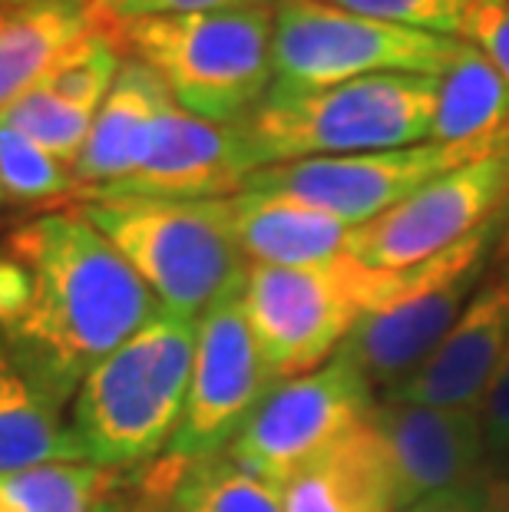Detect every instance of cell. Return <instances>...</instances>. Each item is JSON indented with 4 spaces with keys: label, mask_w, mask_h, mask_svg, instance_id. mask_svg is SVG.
Instances as JSON below:
<instances>
[{
    "label": "cell",
    "mask_w": 509,
    "mask_h": 512,
    "mask_svg": "<svg viewBox=\"0 0 509 512\" xmlns=\"http://www.w3.org/2000/svg\"><path fill=\"white\" fill-rule=\"evenodd\" d=\"M103 27L110 24L96 0L0 7V113L20 100L63 50Z\"/></svg>",
    "instance_id": "18"
},
{
    "label": "cell",
    "mask_w": 509,
    "mask_h": 512,
    "mask_svg": "<svg viewBox=\"0 0 509 512\" xmlns=\"http://www.w3.org/2000/svg\"><path fill=\"white\" fill-rule=\"evenodd\" d=\"M73 192L70 166L53 159L34 139L0 116V199L14 205H37L67 199Z\"/></svg>",
    "instance_id": "24"
},
{
    "label": "cell",
    "mask_w": 509,
    "mask_h": 512,
    "mask_svg": "<svg viewBox=\"0 0 509 512\" xmlns=\"http://www.w3.org/2000/svg\"><path fill=\"white\" fill-rule=\"evenodd\" d=\"M457 37L473 43L509 83V0H473Z\"/></svg>",
    "instance_id": "27"
},
{
    "label": "cell",
    "mask_w": 509,
    "mask_h": 512,
    "mask_svg": "<svg viewBox=\"0 0 509 512\" xmlns=\"http://www.w3.org/2000/svg\"><path fill=\"white\" fill-rule=\"evenodd\" d=\"M169 103L172 96L166 83L143 60L129 57L116 76L110 96L103 100L100 113L93 119L77 162L70 166V195L86 199V195L110 189V185L133 176L143 166L156 126Z\"/></svg>",
    "instance_id": "15"
},
{
    "label": "cell",
    "mask_w": 509,
    "mask_h": 512,
    "mask_svg": "<svg viewBox=\"0 0 509 512\" xmlns=\"http://www.w3.org/2000/svg\"><path fill=\"white\" fill-rule=\"evenodd\" d=\"M7 252L27 268L24 311L7 347L63 410L83 377L159 311L156 294L100 228L77 212H43L20 225Z\"/></svg>",
    "instance_id": "1"
},
{
    "label": "cell",
    "mask_w": 509,
    "mask_h": 512,
    "mask_svg": "<svg viewBox=\"0 0 509 512\" xmlns=\"http://www.w3.org/2000/svg\"><path fill=\"white\" fill-rule=\"evenodd\" d=\"M371 423L391 456L400 509L483 476L486 437L480 407H420L381 400Z\"/></svg>",
    "instance_id": "14"
},
{
    "label": "cell",
    "mask_w": 509,
    "mask_h": 512,
    "mask_svg": "<svg viewBox=\"0 0 509 512\" xmlns=\"http://www.w3.org/2000/svg\"><path fill=\"white\" fill-rule=\"evenodd\" d=\"M275 4L146 17L116 27L123 50L143 60L179 110L235 126L272 90Z\"/></svg>",
    "instance_id": "4"
},
{
    "label": "cell",
    "mask_w": 509,
    "mask_h": 512,
    "mask_svg": "<svg viewBox=\"0 0 509 512\" xmlns=\"http://www.w3.org/2000/svg\"><path fill=\"white\" fill-rule=\"evenodd\" d=\"M440 76L381 73L324 90H268L238 126L255 172L430 143Z\"/></svg>",
    "instance_id": "3"
},
{
    "label": "cell",
    "mask_w": 509,
    "mask_h": 512,
    "mask_svg": "<svg viewBox=\"0 0 509 512\" xmlns=\"http://www.w3.org/2000/svg\"><path fill=\"white\" fill-rule=\"evenodd\" d=\"M400 281L404 271L371 268L351 252L308 268L252 265L242 311L281 384L331 361L357 324L394 298Z\"/></svg>",
    "instance_id": "6"
},
{
    "label": "cell",
    "mask_w": 509,
    "mask_h": 512,
    "mask_svg": "<svg viewBox=\"0 0 509 512\" xmlns=\"http://www.w3.org/2000/svg\"><path fill=\"white\" fill-rule=\"evenodd\" d=\"M169 512H285L278 486L242 470L229 453L186 466L166 499Z\"/></svg>",
    "instance_id": "22"
},
{
    "label": "cell",
    "mask_w": 509,
    "mask_h": 512,
    "mask_svg": "<svg viewBox=\"0 0 509 512\" xmlns=\"http://www.w3.org/2000/svg\"><path fill=\"white\" fill-rule=\"evenodd\" d=\"M47 463H86L63 407L27 374L0 334V476Z\"/></svg>",
    "instance_id": "19"
},
{
    "label": "cell",
    "mask_w": 509,
    "mask_h": 512,
    "mask_svg": "<svg viewBox=\"0 0 509 512\" xmlns=\"http://www.w3.org/2000/svg\"><path fill=\"white\" fill-rule=\"evenodd\" d=\"M285 512H400L391 456L367 420L278 486Z\"/></svg>",
    "instance_id": "17"
},
{
    "label": "cell",
    "mask_w": 509,
    "mask_h": 512,
    "mask_svg": "<svg viewBox=\"0 0 509 512\" xmlns=\"http://www.w3.org/2000/svg\"><path fill=\"white\" fill-rule=\"evenodd\" d=\"M255 172L238 126H219L179 110L176 100L162 113L149 152L133 176L86 195L90 199H162L209 202L242 192Z\"/></svg>",
    "instance_id": "13"
},
{
    "label": "cell",
    "mask_w": 509,
    "mask_h": 512,
    "mask_svg": "<svg viewBox=\"0 0 509 512\" xmlns=\"http://www.w3.org/2000/svg\"><path fill=\"white\" fill-rule=\"evenodd\" d=\"M80 212L133 265L159 308L199 321L245 291L252 261L235 242L225 199H90Z\"/></svg>",
    "instance_id": "5"
},
{
    "label": "cell",
    "mask_w": 509,
    "mask_h": 512,
    "mask_svg": "<svg viewBox=\"0 0 509 512\" xmlns=\"http://www.w3.org/2000/svg\"><path fill=\"white\" fill-rule=\"evenodd\" d=\"M123 473L96 463H47L0 476V512H96Z\"/></svg>",
    "instance_id": "21"
},
{
    "label": "cell",
    "mask_w": 509,
    "mask_h": 512,
    "mask_svg": "<svg viewBox=\"0 0 509 512\" xmlns=\"http://www.w3.org/2000/svg\"><path fill=\"white\" fill-rule=\"evenodd\" d=\"M509 143H417L381 152H357V156H331V159H301L265 166L248 176V192L288 195L314 209L334 215L348 225H367L377 215L391 212L394 205L410 199L443 172L463 166L470 159L490 156Z\"/></svg>",
    "instance_id": "11"
},
{
    "label": "cell",
    "mask_w": 509,
    "mask_h": 512,
    "mask_svg": "<svg viewBox=\"0 0 509 512\" xmlns=\"http://www.w3.org/2000/svg\"><path fill=\"white\" fill-rule=\"evenodd\" d=\"M506 479H509V463H506Z\"/></svg>",
    "instance_id": "35"
},
{
    "label": "cell",
    "mask_w": 509,
    "mask_h": 512,
    "mask_svg": "<svg viewBox=\"0 0 509 512\" xmlns=\"http://www.w3.org/2000/svg\"><path fill=\"white\" fill-rule=\"evenodd\" d=\"M272 4V0H106L103 14L110 27L129 24V20L146 17H176V14H209V10H235Z\"/></svg>",
    "instance_id": "28"
},
{
    "label": "cell",
    "mask_w": 509,
    "mask_h": 512,
    "mask_svg": "<svg viewBox=\"0 0 509 512\" xmlns=\"http://www.w3.org/2000/svg\"><path fill=\"white\" fill-rule=\"evenodd\" d=\"M480 417H483L486 450L509 453V347H506L500 367H496L490 387H486V394H483Z\"/></svg>",
    "instance_id": "30"
},
{
    "label": "cell",
    "mask_w": 509,
    "mask_h": 512,
    "mask_svg": "<svg viewBox=\"0 0 509 512\" xmlns=\"http://www.w3.org/2000/svg\"><path fill=\"white\" fill-rule=\"evenodd\" d=\"M96 512H126V503H123V493H113L106 503L96 509Z\"/></svg>",
    "instance_id": "32"
},
{
    "label": "cell",
    "mask_w": 509,
    "mask_h": 512,
    "mask_svg": "<svg viewBox=\"0 0 509 512\" xmlns=\"http://www.w3.org/2000/svg\"><path fill=\"white\" fill-rule=\"evenodd\" d=\"M20 4H34V0H4V7H20ZM96 4L106 7V0H96ZM103 17H106V14H103ZM106 24H110V20H106Z\"/></svg>",
    "instance_id": "33"
},
{
    "label": "cell",
    "mask_w": 509,
    "mask_h": 512,
    "mask_svg": "<svg viewBox=\"0 0 509 512\" xmlns=\"http://www.w3.org/2000/svg\"><path fill=\"white\" fill-rule=\"evenodd\" d=\"M275 384L278 380L272 377L262 347L248 328L242 294L205 311L199 318L186 410L162 460L149 466L143 496L166 503L186 466L229 450L238 430Z\"/></svg>",
    "instance_id": "8"
},
{
    "label": "cell",
    "mask_w": 509,
    "mask_h": 512,
    "mask_svg": "<svg viewBox=\"0 0 509 512\" xmlns=\"http://www.w3.org/2000/svg\"><path fill=\"white\" fill-rule=\"evenodd\" d=\"M196 334V318L159 308L83 377L70 427L86 463L123 473L166 453L186 410Z\"/></svg>",
    "instance_id": "2"
},
{
    "label": "cell",
    "mask_w": 509,
    "mask_h": 512,
    "mask_svg": "<svg viewBox=\"0 0 509 512\" xmlns=\"http://www.w3.org/2000/svg\"><path fill=\"white\" fill-rule=\"evenodd\" d=\"M341 10H354V14L387 20L397 27H414L430 30V34H447L457 37L463 14L473 0H324Z\"/></svg>",
    "instance_id": "26"
},
{
    "label": "cell",
    "mask_w": 509,
    "mask_h": 512,
    "mask_svg": "<svg viewBox=\"0 0 509 512\" xmlns=\"http://www.w3.org/2000/svg\"><path fill=\"white\" fill-rule=\"evenodd\" d=\"M374 407L371 380L351 354L338 351L321 367L268 390L225 453L252 476L281 486L308 460L371 420Z\"/></svg>",
    "instance_id": "10"
},
{
    "label": "cell",
    "mask_w": 509,
    "mask_h": 512,
    "mask_svg": "<svg viewBox=\"0 0 509 512\" xmlns=\"http://www.w3.org/2000/svg\"><path fill=\"white\" fill-rule=\"evenodd\" d=\"M126 512H169L162 499H153V496H143L136 506H126Z\"/></svg>",
    "instance_id": "31"
},
{
    "label": "cell",
    "mask_w": 509,
    "mask_h": 512,
    "mask_svg": "<svg viewBox=\"0 0 509 512\" xmlns=\"http://www.w3.org/2000/svg\"><path fill=\"white\" fill-rule=\"evenodd\" d=\"M0 116H4L10 126H17L27 139H34L40 149H47L53 159H60L63 166L77 162L96 119V113L80 110V106L40 90V86H30V90L20 96V100L10 103Z\"/></svg>",
    "instance_id": "25"
},
{
    "label": "cell",
    "mask_w": 509,
    "mask_h": 512,
    "mask_svg": "<svg viewBox=\"0 0 509 512\" xmlns=\"http://www.w3.org/2000/svg\"><path fill=\"white\" fill-rule=\"evenodd\" d=\"M400 512H503V479L476 476L470 483L440 489Z\"/></svg>",
    "instance_id": "29"
},
{
    "label": "cell",
    "mask_w": 509,
    "mask_h": 512,
    "mask_svg": "<svg viewBox=\"0 0 509 512\" xmlns=\"http://www.w3.org/2000/svg\"><path fill=\"white\" fill-rule=\"evenodd\" d=\"M0 7H4V0H0Z\"/></svg>",
    "instance_id": "36"
},
{
    "label": "cell",
    "mask_w": 509,
    "mask_h": 512,
    "mask_svg": "<svg viewBox=\"0 0 509 512\" xmlns=\"http://www.w3.org/2000/svg\"><path fill=\"white\" fill-rule=\"evenodd\" d=\"M509 205V146L443 172L410 199L357 225L351 255L384 271H407L496 219Z\"/></svg>",
    "instance_id": "12"
},
{
    "label": "cell",
    "mask_w": 509,
    "mask_h": 512,
    "mask_svg": "<svg viewBox=\"0 0 509 512\" xmlns=\"http://www.w3.org/2000/svg\"><path fill=\"white\" fill-rule=\"evenodd\" d=\"M503 512H509V479H503Z\"/></svg>",
    "instance_id": "34"
},
{
    "label": "cell",
    "mask_w": 509,
    "mask_h": 512,
    "mask_svg": "<svg viewBox=\"0 0 509 512\" xmlns=\"http://www.w3.org/2000/svg\"><path fill=\"white\" fill-rule=\"evenodd\" d=\"M225 219L252 265L308 268L351 252L354 225L288 195L235 192L225 199Z\"/></svg>",
    "instance_id": "16"
},
{
    "label": "cell",
    "mask_w": 509,
    "mask_h": 512,
    "mask_svg": "<svg viewBox=\"0 0 509 512\" xmlns=\"http://www.w3.org/2000/svg\"><path fill=\"white\" fill-rule=\"evenodd\" d=\"M467 40L397 27L324 0H275V90H324L364 76H443Z\"/></svg>",
    "instance_id": "7"
},
{
    "label": "cell",
    "mask_w": 509,
    "mask_h": 512,
    "mask_svg": "<svg viewBox=\"0 0 509 512\" xmlns=\"http://www.w3.org/2000/svg\"><path fill=\"white\" fill-rule=\"evenodd\" d=\"M503 219L506 209L460 245L407 268L394 298L367 314L341 344V351L354 357L374 390L384 387L387 394L397 387L453 331L476 288L483 285Z\"/></svg>",
    "instance_id": "9"
},
{
    "label": "cell",
    "mask_w": 509,
    "mask_h": 512,
    "mask_svg": "<svg viewBox=\"0 0 509 512\" xmlns=\"http://www.w3.org/2000/svg\"><path fill=\"white\" fill-rule=\"evenodd\" d=\"M430 143H509V83L473 43L437 80Z\"/></svg>",
    "instance_id": "20"
},
{
    "label": "cell",
    "mask_w": 509,
    "mask_h": 512,
    "mask_svg": "<svg viewBox=\"0 0 509 512\" xmlns=\"http://www.w3.org/2000/svg\"><path fill=\"white\" fill-rule=\"evenodd\" d=\"M123 43L116 37V27H103L67 47L50 63L34 83L60 100H67L80 110L100 113L103 100L110 96L119 70H123Z\"/></svg>",
    "instance_id": "23"
}]
</instances>
